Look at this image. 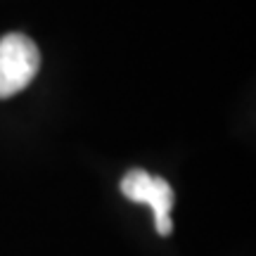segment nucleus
Instances as JSON below:
<instances>
[{"instance_id":"1","label":"nucleus","mask_w":256,"mask_h":256,"mask_svg":"<svg viewBox=\"0 0 256 256\" xmlns=\"http://www.w3.org/2000/svg\"><path fill=\"white\" fill-rule=\"evenodd\" d=\"M40 69L38 46L24 34L0 38V100L12 98L36 78Z\"/></svg>"},{"instance_id":"2","label":"nucleus","mask_w":256,"mask_h":256,"mask_svg":"<svg viewBox=\"0 0 256 256\" xmlns=\"http://www.w3.org/2000/svg\"><path fill=\"white\" fill-rule=\"evenodd\" d=\"M121 192L124 197L138 204H145L152 209L154 226L159 235H171L174 220H171V209H174V190L164 178L152 176L142 168H133L124 176L121 180Z\"/></svg>"}]
</instances>
